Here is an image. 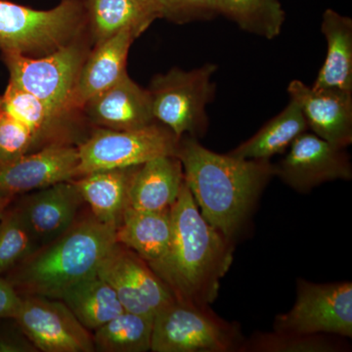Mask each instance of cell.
I'll use <instances>...</instances> for the list:
<instances>
[{
    "label": "cell",
    "instance_id": "cell-28",
    "mask_svg": "<svg viewBox=\"0 0 352 352\" xmlns=\"http://www.w3.org/2000/svg\"><path fill=\"white\" fill-rule=\"evenodd\" d=\"M14 201L0 219V275L8 273L39 249L19 203Z\"/></svg>",
    "mask_w": 352,
    "mask_h": 352
},
{
    "label": "cell",
    "instance_id": "cell-27",
    "mask_svg": "<svg viewBox=\"0 0 352 352\" xmlns=\"http://www.w3.org/2000/svg\"><path fill=\"white\" fill-rule=\"evenodd\" d=\"M219 15L241 29L266 39L277 38L286 21L279 0H217Z\"/></svg>",
    "mask_w": 352,
    "mask_h": 352
},
{
    "label": "cell",
    "instance_id": "cell-17",
    "mask_svg": "<svg viewBox=\"0 0 352 352\" xmlns=\"http://www.w3.org/2000/svg\"><path fill=\"white\" fill-rule=\"evenodd\" d=\"M138 36L131 30L94 45L88 53L72 96L71 109L80 112L83 105L127 75V57Z\"/></svg>",
    "mask_w": 352,
    "mask_h": 352
},
{
    "label": "cell",
    "instance_id": "cell-15",
    "mask_svg": "<svg viewBox=\"0 0 352 352\" xmlns=\"http://www.w3.org/2000/svg\"><path fill=\"white\" fill-rule=\"evenodd\" d=\"M80 113L92 126L113 131L142 129L156 122L149 91L129 74L88 100Z\"/></svg>",
    "mask_w": 352,
    "mask_h": 352
},
{
    "label": "cell",
    "instance_id": "cell-22",
    "mask_svg": "<svg viewBox=\"0 0 352 352\" xmlns=\"http://www.w3.org/2000/svg\"><path fill=\"white\" fill-rule=\"evenodd\" d=\"M327 54L312 87L352 94V20L333 9L323 14Z\"/></svg>",
    "mask_w": 352,
    "mask_h": 352
},
{
    "label": "cell",
    "instance_id": "cell-23",
    "mask_svg": "<svg viewBox=\"0 0 352 352\" xmlns=\"http://www.w3.org/2000/svg\"><path fill=\"white\" fill-rule=\"evenodd\" d=\"M87 30L97 45L131 30L141 36L157 19L156 13L135 0H85Z\"/></svg>",
    "mask_w": 352,
    "mask_h": 352
},
{
    "label": "cell",
    "instance_id": "cell-2",
    "mask_svg": "<svg viewBox=\"0 0 352 352\" xmlns=\"http://www.w3.org/2000/svg\"><path fill=\"white\" fill-rule=\"evenodd\" d=\"M168 252L152 270L179 302L210 305L232 265L231 239L204 219L186 182L170 208Z\"/></svg>",
    "mask_w": 352,
    "mask_h": 352
},
{
    "label": "cell",
    "instance_id": "cell-24",
    "mask_svg": "<svg viewBox=\"0 0 352 352\" xmlns=\"http://www.w3.org/2000/svg\"><path fill=\"white\" fill-rule=\"evenodd\" d=\"M308 131L307 120L295 101L291 100L254 135L228 153L247 160H268L283 154L296 138Z\"/></svg>",
    "mask_w": 352,
    "mask_h": 352
},
{
    "label": "cell",
    "instance_id": "cell-32",
    "mask_svg": "<svg viewBox=\"0 0 352 352\" xmlns=\"http://www.w3.org/2000/svg\"><path fill=\"white\" fill-rule=\"evenodd\" d=\"M22 305V296L6 278L0 277V319H14Z\"/></svg>",
    "mask_w": 352,
    "mask_h": 352
},
{
    "label": "cell",
    "instance_id": "cell-11",
    "mask_svg": "<svg viewBox=\"0 0 352 352\" xmlns=\"http://www.w3.org/2000/svg\"><path fill=\"white\" fill-rule=\"evenodd\" d=\"M14 320L38 351H95L94 337L61 300L22 296Z\"/></svg>",
    "mask_w": 352,
    "mask_h": 352
},
{
    "label": "cell",
    "instance_id": "cell-35",
    "mask_svg": "<svg viewBox=\"0 0 352 352\" xmlns=\"http://www.w3.org/2000/svg\"><path fill=\"white\" fill-rule=\"evenodd\" d=\"M135 1L139 2V3L142 4V6H147L148 8L152 9L157 15L156 10H155L154 0H135Z\"/></svg>",
    "mask_w": 352,
    "mask_h": 352
},
{
    "label": "cell",
    "instance_id": "cell-3",
    "mask_svg": "<svg viewBox=\"0 0 352 352\" xmlns=\"http://www.w3.org/2000/svg\"><path fill=\"white\" fill-rule=\"evenodd\" d=\"M116 243V227L88 215L6 273V279L19 294L60 300L72 286L97 274Z\"/></svg>",
    "mask_w": 352,
    "mask_h": 352
},
{
    "label": "cell",
    "instance_id": "cell-18",
    "mask_svg": "<svg viewBox=\"0 0 352 352\" xmlns=\"http://www.w3.org/2000/svg\"><path fill=\"white\" fill-rule=\"evenodd\" d=\"M0 110L12 116L34 134L36 151L54 144L78 145L71 122L55 115L38 97L8 82L0 95Z\"/></svg>",
    "mask_w": 352,
    "mask_h": 352
},
{
    "label": "cell",
    "instance_id": "cell-9",
    "mask_svg": "<svg viewBox=\"0 0 352 352\" xmlns=\"http://www.w3.org/2000/svg\"><path fill=\"white\" fill-rule=\"evenodd\" d=\"M275 332L352 337V284H314L300 279L294 307L277 315Z\"/></svg>",
    "mask_w": 352,
    "mask_h": 352
},
{
    "label": "cell",
    "instance_id": "cell-30",
    "mask_svg": "<svg viewBox=\"0 0 352 352\" xmlns=\"http://www.w3.org/2000/svg\"><path fill=\"white\" fill-rule=\"evenodd\" d=\"M36 151V140L32 131L0 110V166Z\"/></svg>",
    "mask_w": 352,
    "mask_h": 352
},
{
    "label": "cell",
    "instance_id": "cell-25",
    "mask_svg": "<svg viewBox=\"0 0 352 352\" xmlns=\"http://www.w3.org/2000/svg\"><path fill=\"white\" fill-rule=\"evenodd\" d=\"M60 300L87 330H96L124 311L116 292L98 274L74 285Z\"/></svg>",
    "mask_w": 352,
    "mask_h": 352
},
{
    "label": "cell",
    "instance_id": "cell-4",
    "mask_svg": "<svg viewBox=\"0 0 352 352\" xmlns=\"http://www.w3.org/2000/svg\"><path fill=\"white\" fill-rule=\"evenodd\" d=\"M87 14L82 0H63L50 10H38L0 0V50L41 57L82 38Z\"/></svg>",
    "mask_w": 352,
    "mask_h": 352
},
{
    "label": "cell",
    "instance_id": "cell-14",
    "mask_svg": "<svg viewBox=\"0 0 352 352\" xmlns=\"http://www.w3.org/2000/svg\"><path fill=\"white\" fill-rule=\"evenodd\" d=\"M287 91L312 133L342 149L351 144L352 94L308 87L298 80H292Z\"/></svg>",
    "mask_w": 352,
    "mask_h": 352
},
{
    "label": "cell",
    "instance_id": "cell-34",
    "mask_svg": "<svg viewBox=\"0 0 352 352\" xmlns=\"http://www.w3.org/2000/svg\"><path fill=\"white\" fill-rule=\"evenodd\" d=\"M15 199L16 198H9V197H0V219H1L7 208L12 204V201L15 200Z\"/></svg>",
    "mask_w": 352,
    "mask_h": 352
},
{
    "label": "cell",
    "instance_id": "cell-21",
    "mask_svg": "<svg viewBox=\"0 0 352 352\" xmlns=\"http://www.w3.org/2000/svg\"><path fill=\"white\" fill-rule=\"evenodd\" d=\"M138 166L95 171L72 179L91 214L117 229L129 207V192Z\"/></svg>",
    "mask_w": 352,
    "mask_h": 352
},
{
    "label": "cell",
    "instance_id": "cell-19",
    "mask_svg": "<svg viewBox=\"0 0 352 352\" xmlns=\"http://www.w3.org/2000/svg\"><path fill=\"white\" fill-rule=\"evenodd\" d=\"M184 182L182 162L162 156L138 166L129 192V207L146 212L170 210Z\"/></svg>",
    "mask_w": 352,
    "mask_h": 352
},
{
    "label": "cell",
    "instance_id": "cell-6",
    "mask_svg": "<svg viewBox=\"0 0 352 352\" xmlns=\"http://www.w3.org/2000/svg\"><path fill=\"white\" fill-rule=\"evenodd\" d=\"M90 48L85 38L76 39L41 57L1 53L9 83L38 97L58 117L72 122V96Z\"/></svg>",
    "mask_w": 352,
    "mask_h": 352
},
{
    "label": "cell",
    "instance_id": "cell-33",
    "mask_svg": "<svg viewBox=\"0 0 352 352\" xmlns=\"http://www.w3.org/2000/svg\"><path fill=\"white\" fill-rule=\"evenodd\" d=\"M38 351L34 344L22 335L17 333H0V352H32Z\"/></svg>",
    "mask_w": 352,
    "mask_h": 352
},
{
    "label": "cell",
    "instance_id": "cell-8",
    "mask_svg": "<svg viewBox=\"0 0 352 352\" xmlns=\"http://www.w3.org/2000/svg\"><path fill=\"white\" fill-rule=\"evenodd\" d=\"M178 141L168 127L156 122L131 131L95 127L78 145V176L95 171L131 168L162 156H175Z\"/></svg>",
    "mask_w": 352,
    "mask_h": 352
},
{
    "label": "cell",
    "instance_id": "cell-1",
    "mask_svg": "<svg viewBox=\"0 0 352 352\" xmlns=\"http://www.w3.org/2000/svg\"><path fill=\"white\" fill-rule=\"evenodd\" d=\"M175 156L204 219L229 239L239 231L275 176L274 164L268 160L219 154L192 136L179 139Z\"/></svg>",
    "mask_w": 352,
    "mask_h": 352
},
{
    "label": "cell",
    "instance_id": "cell-10",
    "mask_svg": "<svg viewBox=\"0 0 352 352\" xmlns=\"http://www.w3.org/2000/svg\"><path fill=\"white\" fill-rule=\"evenodd\" d=\"M97 274L112 287L126 311L154 318L175 300L149 264L119 243L109 251Z\"/></svg>",
    "mask_w": 352,
    "mask_h": 352
},
{
    "label": "cell",
    "instance_id": "cell-20",
    "mask_svg": "<svg viewBox=\"0 0 352 352\" xmlns=\"http://www.w3.org/2000/svg\"><path fill=\"white\" fill-rule=\"evenodd\" d=\"M171 237L170 210L146 212L127 207L116 229V241L154 268L168 252Z\"/></svg>",
    "mask_w": 352,
    "mask_h": 352
},
{
    "label": "cell",
    "instance_id": "cell-12",
    "mask_svg": "<svg viewBox=\"0 0 352 352\" xmlns=\"http://www.w3.org/2000/svg\"><path fill=\"white\" fill-rule=\"evenodd\" d=\"M274 164L275 176L298 193H308L323 183L351 180L352 166L346 149L305 131Z\"/></svg>",
    "mask_w": 352,
    "mask_h": 352
},
{
    "label": "cell",
    "instance_id": "cell-31",
    "mask_svg": "<svg viewBox=\"0 0 352 352\" xmlns=\"http://www.w3.org/2000/svg\"><path fill=\"white\" fill-rule=\"evenodd\" d=\"M157 19L183 25L219 15L217 0H154Z\"/></svg>",
    "mask_w": 352,
    "mask_h": 352
},
{
    "label": "cell",
    "instance_id": "cell-16",
    "mask_svg": "<svg viewBox=\"0 0 352 352\" xmlns=\"http://www.w3.org/2000/svg\"><path fill=\"white\" fill-rule=\"evenodd\" d=\"M85 204L72 180L36 190L19 201L32 234L41 244H48L75 223Z\"/></svg>",
    "mask_w": 352,
    "mask_h": 352
},
{
    "label": "cell",
    "instance_id": "cell-29",
    "mask_svg": "<svg viewBox=\"0 0 352 352\" xmlns=\"http://www.w3.org/2000/svg\"><path fill=\"white\" fill-rule=\"evenodd\" d=\"M342 346L325 335L256 333L243 340L238 352H336Z\"/></svg>",
    "mask_w": 352,
    "mask_h": 352
},
{
    "label": "cell",
    "instance_id": "cell-26",
    "mask_svg": "<svg viewBox=\"0 0 352 352\" xmlns=\"http://www.w3.org/2000/svg\"><path fill=\"white\" fill-rule=\"evenodd\" d=\"M151 317L126 311L94 330L95 351L102 352H146L151 349Z\"/></svg>",
    "mask_w": 352,
    "mask_h": 352
},
{
    "label": "cell",
    "instance_id": "cell-13",
    "mask_svg": "<svg viewBox=\"0 0 352 352\" xmlns=\"http://www.w3.org/2000/svg\"><path fill=\"white\" fill-rule=\"evenodd\" d=\"M80 164L78 146L54 144L0 166V197L17 196L75 179Z\"/></svg>",
    "mask_w": 352,
    "mask_h": 352
},
{
    "label": "cell",
    "instance_id": "cell-5",
    "mask_svg": "<svg viewBox=\"0 0 352 352\" xmlns=\"http://www.w3.org/2000/svg\"><path fill=\"white\" fill-rule=\"evenodd\" d=\"M217 71V65L208 63L190 71L173 68L155 76L147 88L155 120L178 139L205 135L208 127L207 107L214 100L217 89L212 82Z\"/></svg>",
    "mask_w": 352,
    "mask_h": 352
},
{
    "label": "cell",
    "instance_id": "cell-7",
    "mask_svg": "<svg viewBox=\"0 0 352 352\" xmlns=\"http://www.w3.org/2000/svg\"><path fill=\"white\" fill-rule=\"evenodd\" d=\"M244 338L238 325L217 316L208 305L173 300L154 317V352L238 351Z\"/></svg>",
    "mask_w": 352,
    "mask_h": 352
}]
</instances>
